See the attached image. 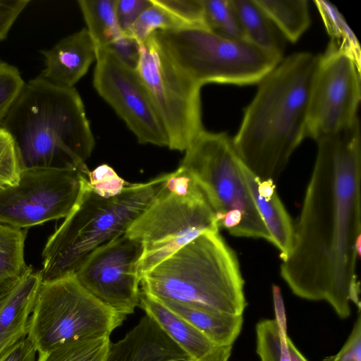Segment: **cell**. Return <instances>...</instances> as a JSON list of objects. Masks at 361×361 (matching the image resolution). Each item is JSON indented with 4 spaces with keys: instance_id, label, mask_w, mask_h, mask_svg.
<instances>
[{
    "instance_id": "1",
    "label": "cell",
    "mask_w": 361,
    "mask_h": 361,
    "mask_svg": "<svg viewBox=\"0 0 361 361\" xmlns=\"http://www.w3.org/2000/svg\"><path fill=\"white\" fill-rule=\"evenodd\" d=\"M317 153L281 276L297 296L328 302L341 319L360 310L361 133L351 127L316 141Z\"/></svg>"
},
{
    "instance_id": "2",
    "label": "cell",
    "mask_w": 361,
    "mask_h": 361,
    "mask_svg": "<svg viewBox=\"0 0 361 361\" xmlns=\"http://www.w3.org/2000/svg\"><path fill=\"white\" fill-rule=\"evenodd\" d=\"M319 55L298 52L282 61L258 84L232 139L247 169L262 180L279 179L306 138L310 91Z\"/></svg>"
},
{
    "instance_id": "3",
    "label": "cell",
    "mask_w": 361,
    "mask_h": 361,
    "mask_svg": "<svg viewBox=\"0 0 361 361\" xmlns=\"http://www.w3.org/2000/svg\"><path fill=\"white\" fill-rule=\"evenodd\" d=\"M0 126L12 137L23 168H73L87 177L85 161L94 139L74 87H57L40 76L30 80Z\"/></svg>"
},
{
    "instance_id": "4",
    "label": "cell",
    "mask_w": 361,
    "mask_h": 361,
    "mask_svg": "<svg viewBox=\"0 0 361 361\" xmlns=\"http://www.w3.org/2000/svg\"><path fill=\"white\" fill-rule=\"evenodd\" d=\"M141 292L214 311L243 315L247 306L238 257L219 232H205L140 275Z\"/></svg>"
},
{
    "instance_id": "5",
    "label": "cell",
    "mask_w": 361,
    "mask_h": 361,
    "mask_svg": "<svg viewBox=\"0 0 361 361\" xmlns=\"http://www.w3.org/2000/svg\"><path fill=\"white\" fill-rule=\"evenodd\" d=\"M168 176L130 183L110 198L96 194L84 176L76 203L43 249L42 282L75 274L91 252L124 234L152 201Z\"/></svg>"
},
{
    "instance_id": "6",
    "label": "cell",
    "mask_w": 361,
    "mask_h": 361,
    "mask_svg": "<svg viewBox=\"0 0 361 361\" xmlns=\"http://www.w3.org/2000/svg\"><path fill=\"white\" fill-rule=\"evenodd\" d=\"M205 232H219L216 215L196 180L180 166L125 233L142 244L140 276Z\"/></svg>"
},
{
    "instance_id": "7",
    "label": "cell",
    "mask_w": 361,
    "mask_h": 361,
    "mask_svg": "<svg viewBox=\"0 0 361 361\" xmlns=\"http://www.w3.org/2000/svg\"><path fill=\"white\" fill-rule=\"evenodd\" d=\"M170 62L202 87L210 83H259L283 59L243 39L205 27L157 30L150 36Z\"/></svg>"
},
{
    "instance_id": "8",
    "label": "cell",
    "mask_w": 361,
    "mask_h": 361,
    "mask_svg": "<svg viewBox=\"0 0 361 361\" xmlns=\"http://www.w3.org/2000/svg\"><path fill=\"white\" fill-rule=\"evenodd\" d=\"M180 166L196 180L220 228L234 236L262 238L270 234L247 185L242 161L226 133L203 130L185 150Z\"/></svg>"
},
{
    "instance_id": "9",
    "label": "cell",
    "mask_w": 361,
    "mask_h": 361,
    "mask_svg": "<svg viewBox=\"0 0 361 361\" xmlns=\"http://www.w3.org/2000/svg\"><path fill=\"white\" fill-rule=\"evenodd\" d=\"M126 319L71 274L42 282L29 319L27 338L40 355L76 341L110 336Z\"/></svg>"
},
{
    "instance_id": "10",
    "label": "cell",
    "mask_w": 361,
    "mask_h": 361,
    "mask_svg": "<svg viewBox=\"0 0 361 361\" xmlns=\"http://www.w3.org/2000/svg\"><path fill=\"white\" fill-rule=\"evenodd\" d=\"M136 71L166 132L168 147L185 151L204 130L201 87L181 73L151 37L141 43Z\"/></svg>"
},
{
    "instance_id": "11",
    "label": "cell",
    "mask_w": 361,
    "mask_h": 361,
    "mask_svg": "<svg viewBox=\"0 0 361 361\" xmlns=\"http://www.w3.org/2000/svg\"><path fill=\"white\" fill-rule=\"evenodd\" d=\"M84 176L73 168H23L16 185L0 188V223L27 229L66 218L78 199Z\"/></svg>"
},
{
    "instance_id": "12",
    "label": "cell",
    "mask_w": 361,
    "mask_h": 361,
    "mask_svg": "<svg viewBox=\"0 0 361 361\" xmlns=\"http://www.w3.org/2000/svg\"><path fill=\"white\" fill-rule=\"evenodd\" d=\"M361 99V67L329 43L319 55L313 78L306 125V137L317 141L340 133L358 120Z\"/></svg>"
},
{
    "instance_id": "13",
    "label": "cell",
    "mask_w": 361,
    "mask_h": 361,
    "mask_svg": "<svg viewBox=\"0 0 361 361\" xmlns=\"http://www.w3.org/2000/svg\"><path fill=\"white\" fill-rule=\"evenodd\" d=\"M142 243L126 233L91 252L75 275L93 296L128 316L140 306Z\"/></svg>"
},
{
    "instance_id": "14",
    "label": "cell",
    "mask_w": 361,
    "mask_h": 361,
    "mask_svg": "<svg viewBox=\"0 0 361 361\" xmlns=\"http://www.w3.org/2000/svg\"><path fill=\"white\" fill-rule=\"evenodd\" d=\"M93 86L139 143L168 147L166 132L136 69L107 47L97 48Z\"/></svg>"
},
{
    "instance_id": "15",
    "label": "cell",
    "mask_w": 361,
    "mask_h": 361,
    "mask_svg": "<svg viewBox=\"0 0 361 361\" xmlns=\"http://www.w3.org/2000/svg\"><path fill=\"white\" fill-rule=\"evenodd\" d=\"M106 361H192L158 324L145 314L116 343H111Z\"/></svg>"
},
{
    "instance_id": "16",
    "label": "cell",
    "mask_w": 361,
    "mask_h": 361,
    "mask_svg": "<svg viewBox=\"0 0 361 361\" xmlns=\"http://www.w3.org/2000/svg\"><path fill=\"white\" fill-rule=\"evenodd\" d=\"M97 46L86 28L60 40L52 49L42 51L44 68L39 75L52 85L73 87L97 59Z\"/></svg>"
},
{
    "instance_id": "17",
    "label": "cell",
    "mask_w": 361,
    "mask_h": 361,
    "mask_svg": "<svg viewBox=\"0 0 361 361\" xmlns=\"http://www.w3.org/2000/svg\"><path fill=\"white\" fill-rule=\"evenodd\" d=\"M42 282L32 266L17 279L0 305V356L27 336L28 323Z\"/></svg>"
},
{
    "instance_id": "18",
    "label": "cell",
    "mask_w": 361,
    "mask_h": 361,
    "mask_svg": "<svg viewBox=\"0 0 361 361\" xmlns=\"http://www.w3.org/2000/svg\"><path fill=\"white\" fill-rule=\"evenodd\" d=\"M242 171L256 207L279 250L282 262L289 256L293 243V223L281 201L272 180H262L242 162Z\"/></svg>"
},
{
    "instance_id": "19",
    "label": "cell",
    "mask_w": 361,
    "mask_h": 361,
    "mask_svg": "<svg viewBox=\"0 0 361 361\" xmlns=\"http://www.w3.org/2000/svg\"><path fill=\"white\" fill-rule=\"evenodd\" d=\"M140 307L187 353L192 361L202 359L216 348L183 318L142 292Z\"/></svg>"
},
{
    "instance_id": "20",
    "label": "cell",
    "mask_w": 361,
    "mask_h": 361,
    "mask_svg": "<svg viewBox=\"0 0 361 361\" xmlns=\"http://www.w3.org/2000/svg\"><path fill=\"white\" fill-rule=\"evenodd\" d=\"M159 302L186 320L216 347L232 346L243 327V315L214 311L169 300Z\"/></svg>"
},
{
    "instance_id": "21",
    "label": "cell",
    "mask_w": 361,
    "mask_h": 361,
    "mask_svg": "<svg viewBox=\"0 0 361 361\" xmlns=\"http://www.w3.org/2000/svg\"><path fill=\"white\" fill-rule=\"evenodd\" d=\"M243 37L255 46L283 58L279 31L255 0H230Z\"/></svg>"
},
{
    "instance_id": "22",
    "label": "cell",
    "mask_w": 361,
    "mask_h": 361,
    "mask_svg": "<svg viewBox=\"0 0 361 361\" xmlns=\"http://www.w3.org/2000/svg\"><path fill=\"white\" fill-rule=\"evenodd\" d=\"M272 293L276 318L262 320L256 325L257 353L260 361H290L281 292L274 285Z\"/></svg>"
},
{
    "instance_id": "23",
    "label": "cell",
    "mask_w": 361,
    "mask_h": 361,
    "mask_svg": "<svg viewBox=\"0 0 361 361\" xmlns=\"http://www.w3.org/2000/svg\"><path fill=\"white\" fill-rule=\"evenodd\" d=\"M279 32L296 42L308 29L310 15L307 0H255Z\"/></svg>"
},
{
    "instance_id": "24",
    "label": "cell",
    "mask_w": 361,
    "mask_h": 361,
    "mask_svg": "<svg viewBox=\"0 0 361 361\" xmlns=\"http://www.w3.org/2000/svg\"><path fill=\"white\" fill-rule=\"evenodd\" d=\"M78 4L97 48L107 47L124 33L116 17V0H79Z\"/></svg>"
},
{
    "instance_id": "25",
    "label": "cell",
    "mask_w": 361,
    "mask_h": 361,
    "mask_svg": "<svg viewBox=\"0 0 361 361\" xmlns=\"http://www.w3.org/2000/svg\"><path fill=\"white\" fill-rule=\"evenodd\" d=\"M27 232L0 223V287L17 280L28 267L24 258Z\"/></svg>"
},
{
    "instance_id": "26",
    "label": "cell",
    "mask_w": 361,
    "mask_h": 361,
    "mask_svg": "<svg viewBox=\"0 0 361 361\" xmlns=\"http://www.w3.org/2000/svg\"><path fill=\"white\" fill-rule=\"evenodd\" d=\"M331 37L329 43L350 56L361 67V49L359 42L346 20L332 3L314 1Z\"/></svg>"
},
{
    "instance_id": "27",
    "label": "cell",
    "mask_w": 361,
    "mask_h": 361,
    "mask_svg": "<svg viewBox=\"0 0 361 361\" xmlns=\"http://www.w3.org/2000/svg\"><path fill=\"white\" fill-rule=\"evenodd\" d=\"M110 336L68 343L39 355L37 361H106Z\"/></svg>"
},
{
    "instance_id": "28",
    "label": "cell",
    "mask_w": 361,
    "mask_h": 361,
    "mask_svg": "<svg viewBox=\"0 0 361 361\" xmlns=\"http://www.w3.org/2000/svg\"><path fill=\"white\" fill-rule=\"evenodd\" d=\"M206 27L230 39H244L230 0H203Z\"/></svg>"
},
{
    "instance_id": "29",
    "label": "cell",
    "mask_w": 361,
    "mask_h": 361,
    "mask_svg": "<svg viewBox=\"0 0 361 361\" xmlns=\"http://www.w3.org/2000/svg\"><path fill=\"white\" fill-rule=\"evenodd\" d=\"M146 8L126 34L140 42H145L155 31L173 30L185 27L179 21L150 0Z\"/></svg>"
},
{
    "instance_id": "30",
    "label": "cell",
    "mask_w": 361,
    "mask_h": 361,
    "mask_svg": "<svg viewBox=\"0 0 361 361\" xmlns=\"http://www.w3.org/2000/svg\"><path fill=\"white\" fill-rule=\"evenodd\" d=\"M185 27H206L203 0H151Z\"/></svg>"
},
{
    "instance_id": "31",
    "label": "cell",
    "mask_w": 361,
    "mask_h": 361,
    "mask_svg": "<svg viewBox=\"0 0 361 361\" xmlns=\"http://www.w3.org/2000/svg\"><path fill=\"white\" fill-rule=\"evenodd\" d=\"M23 165L11 135L0 126V188L15 185Z\"/></svg>"
},
{
    "instance_id": "32",
    "label": "cell",
    "mask_w": 361,
    "mask_h": 361,
    "mask_svg": "<svg viewBox=\"0 0 361 361\" xmlns=\"http://www.w3.org/2000/svg\"><path fill=\"white\" fill-rule=\"evenodd\" d=\"M24 85L16 67L0 61V124L18 98Z\"/></svg>"
},
{
    "instance_id": "33",
    "label": "cell",
    "mask_w": 361,
    "mask_h": 361,
    "mask_svg": "<svg viewBox=\"0 0 361 361\" xmlns=\"http://www.w3.org/2000/svg\"><path fill=\"white\" fill-rule=\"evenodd\" d=\"M87 180L93 191L104 198L119 195L130 183L120 177L112 167L104 164L90 171Z\"/></svg>"
},
{
    "instance_id": "34",
    "label": "cell",
    "mask_w": 361,
    "mask_h": 361,
    "mask_svg": "<svg viewBox=\"0 0 361 361\" xmlns=\"http://www.w3.org/2000/svg\"><path fill=\"white\" fill-rule=\"evenodd\" d=\"M150 5V0H116V17L122 31L127 32L141 13Z\"/></svg>"
},
{
    "instance_id": "35",
    "label": "cell",
    "mask_w": 361,
    "mask_h": 361,
    "mask_svg": "<svg viewBox=\"0 0 361 361\" xmlns=\"http://www.w3.org/2000/svg\"><path fill=\"white\" fill-rule=\"evenodd\" d=\"M141 43L133 36L123 33L107 48L111 49L127 65L136 69L140 59Z\"/></svg>"
},
{
    "instance_id": "36",
    "label": "cell",
    "mask_w": 361,
    "mask_h": 361,
    "mask_svg": "<svg viewBox=\"0 0 361 361\" xmlns=\"http://www.w3.org/2000/svg\"><path fill=\"white\" fill-rule=\"evenodd\" d=\"M324 361H361V315L360 310L353 330L339 352Z\"/></svg>"
},
{
    "instance_id": "37",
    "label": "cell",
    "mask_w": 361,
    "mask_h": 361,
    "mask_svg": "<svg viewBox=\"0 0 361 361\" xmlns=\"http://www.w3.org/2000/svg\"><path fill=\"white\" fill-rule=\"evenodd\" d=\"M30 2V0H0V41L6 37L12 25Z\"/></svg>"
},
{
    "instance_id": "38",
    "label": "cell",
    "mask_w": 361,
    "mask_h": 361,
    "mask_svg": "<svg viewBox=\"0 0 361 361\" xmlns=\"http://www.w3.org/2000/svg\"><path fill=\"white\" fill-rule=\"evenodd\" d=\"M36 353L34 345L25 338L1 354L0 361H36Z\"/></svg>"
},
{
    "instance_id": "39",
    "label": "cell",
    "mask_w": 361,
    "mask_h": 361,
    "mask_svg": "<svg viewBox=\"0 0 361 361\" xmlns=\"http://www.w3.org/2000/svg\"><path fill=\"white\" fill-rule=\"evenodd\" d=\"M287 346L290 355V361H307L298 349L295 346L290 338L288 336Z\"/></svg>"
},
{
    "instance_id": "40",
    "label": "cell",
    "mask_w": 361,
    "mask_h": 361,
    "mask_svg": "<svg viewBox=\"0 0 361 361\" xmlns=\"http://www.w3.org/2000/svg\"><path fill=\"white\" fill-rule=\"evenodd\" d=\"M17 280L9 282L0 287V305L8 293L11 291Z\"/></svg>"
}]
</instances>
